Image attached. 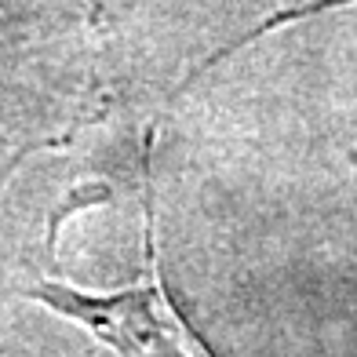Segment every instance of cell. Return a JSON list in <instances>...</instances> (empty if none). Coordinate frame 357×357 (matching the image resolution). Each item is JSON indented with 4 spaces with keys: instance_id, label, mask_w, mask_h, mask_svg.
Instances as JSON below:
<instances>
[{
    "instance_id": "cell-1",
    "label": "cell",
    "mask_w": 357,
    "mask_h": 357,
    "mask_svg": "<svg viewBox=\"0 0 357 357\" xmlns=\"http://www.w3.org/2000/svg\"><path fill=\"white\" fill-rule=\"evenodd\" d=\"M37 296L95 328V335H102L124 357H193L190 335L183 332V324L160 291V281L153 278L128 291H117V296H80L73 288L55 284L40 288Z\"/></svg>"
}]
</instances>
